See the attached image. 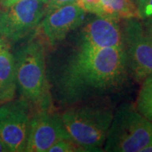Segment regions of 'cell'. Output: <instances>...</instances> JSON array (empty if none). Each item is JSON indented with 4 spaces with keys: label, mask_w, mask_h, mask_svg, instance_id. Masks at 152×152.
I'll return each instance as SVG.
<instances>
[{
    "label": "cell",
    "mask_w": 152,
    "mask_h": 152,
    "mask_svg": "<svg viewBox=\"0 0 152 152\" xmlns=\"http://www.w3.org/2000/svg\"><path fill=\"white\" fill-rule=\"evenodd\" d=\"M123 40L129 75L143 81L152 74V43L139 18L124 20Z\"/></svg>",
    "instance_id": "6"
},
{
    "label": "cell",
    "mask_w": 152,
    "mask_h": 152,
    "mask_svg": "<svg viewBox=\"0 0 152 152\" xmlns=\"http://www.w3.org/2000/svg\"><path fill=\"white\" fill-rule=\"evenodd\" d=\"M84 151L72 139H64L55 143L48 152H78Z\"/></svg>",
    "instance_id": "14"
},
{
    "label": "cell",
    "mask_w": 152,
    "mask_h": 152,
    "mask_svg": "<svg viewBox=\"0 0 152 152\" xmlns=\"http://www.w3.org/2000/svg\"><path fill=\"white\" fill-rule=\"evenodd\" d=\"M19 1H20V0H0V4H1L2 7L4 9V8H8L10 6L15 4Z\"/></svg>",
    "instance_id": "19"
},
{
    "label": "cell",
    "mask_w": 152,
    "mask_h": 152,
    "mask_svg": "<svg viewBox=\"0 0 152 152\" xmlns=\"http://www.w3.org/2000/svg\"><path fill=\"white\" fill-rule=\"evenodd\" d=\"M0 12H1V10H0Z\"/></svg>",
    "instance_id": "24"
},
{
    "label": "cell",
    "mask_w": 152,
    "mask_h": 152,
    "mask_svg": "<svg viewBox=\"0 0 152 152\" xmlns=\"http://www.w3.org/2000/svg\"><path fill=\"white\" fill-rule=\"evenodd\" d=\"M29 104L26 100L0 107V139L9 152L26 151L30 129Z\"/></svg>",
    "instance_id": "7"
},
{
    "label": "cell",
    "mask_w": 152,
    "mask_h": 152,
    "mask_svg": "<svg viewBox=\"0 0 152 152\" xmlns=\"http://www.w3.org/2000/svg\"><path fill=\"white\" fill-rule=\"evenodd\" d=\"M76 4L86 13H91L96 16L102 17V7L100 0H77Z\"/></svg>",
    "instance_id": "15"
},
{
    "label": "cell",
    "mask_w": 152,
    "mask_h": 152,
    "mask_svg": "<svg viewBox=\"0 0 152 152\" xmlns=\"http://www.w3.org/2000/svg\"><path fill=\"white\" fill-rule=\"evenodd\" d=\"M41 1H42V2H43L44 4H47V3L48 2L49 0H41Z\"/></svg>",
    "instance_id": "23"
},
{
    "label": "cell",
    "mask_w": 152,
    "mask_h": 152,
    "mask_svg": "<svg viewBox=\"0 0 152 152\" xmlns=\"http://www.w3.org/2000/svg\"><path fill=\"white\" fill-rule=\"evenodd\" d=\"M152 142V122L130 104L121 106L112 120L103 151L140 152Z\"/></svg>",
    "instance_id": "4"
},
{
    "label": "cell",
    "mask_w": 152,
    "mask_h": 152,
    "mask_svg": "<svg viewBox=\"0 0 152 152\" xmlns=\"http://www.w3.org/2000/svg\"><path fill=\"white\" fill-rule=\"evenodd\" d=\"M77 0H49L46 4V14L62 6L68 5L70 4L76 3Z\"/></svg>",
    "instance_id": "17"
},
{
    "label": "cell",
    "mask_w": 152,
    "mask_h": 152,
    "mask_svg": "<svg viewBox=\"0 0 152 152\" xmlns=\"http://www.w3.org/2000/svg\"><path fill=\"white\" fill-rule=\"evenodd\" d=\"M46 15L41 0H20L0 12V36L6 42H16L36 29Z\"/></svg>",
    "instance_id": "5"
},
{
    "label": "cell",
    "mask_w": 152,
    "mask_h": 152,
    "mask_svg": "<svg viewBox=\"0 0 152 152\" xmlns=\"http://www.w3.org/2000/svg\"><path fill=\"white\" fill-rule=\"evenodd\" d=\"M86 14V12L76 3L46 14L42 21V28L48 42L54 46L64 40L69 33L81 26Z\"/></svg>",
    "instance_id": "9"
},
{
    "label": "cell",
    "mask_w": 152,
    "mask_h": 152,
    "mask_svg": "<svg viewBox=\"0 0 152 152\" xmlns=\"http://www.w3.org/2000/svg\"><path fill=\"white\" fill-rule=\"evenodd\" d=\"M15 60L17 88L24 99L38 110H51L53 101L42 42L31 39L17 51Z\"/></svg>",
    "instance_id": "2"
},
{
    "label": "cell",
    "mask_w": 152,
    "mask_h": 152,
    "mask_svg": "<svg viewBox=\"0 0 152 152\" xmlns=\"http://www.w3.org/2000/svg\"><path fill=\"white\" fill-rule=\"evenodd\" d=\"M80 43L96 48H122V27L116 20L97 16L82 29Z\"/></svg>",
    "instance_id": "10"
},
{
    "label": "cell",
    "mask_w": 152,
    "mask_h": 152,
    "mask_svg": "<svg viewBox=\"0 0 152 152\" xmlns=\"http://www.w3.org/2000/svg\"><path fill=\"white\" fill-rule=\"evenodd\" d=\"M140 152H152V142L148 144L146 146H145L142 149Z\"/></svg>",
    "instance_id": "21"
},
{
    "label": "cell",
    "mask_w": 152,
    "mask_h": 152,
    "mask_svg": "<svg viewBox=\"0 0 152 152\" xmlns=\"http://www.w3.org/2000/svg\"><path fill=\"white\" fill-rule=\"evenodd\" d=\"M17 89L15 60L5 40L0 38V101H12Z\"/></svg>",
    "instance_id": "11"
},
{
    "label": "cell",
    "mask_w": 152,
    "mask_h": 152,
    "mask_svg": "<svg viewBox=\"0 0 152 152\" xmlns=\"http://www.w3.org/2000/svg\"><path fill=\"white\" fill-rule=\"evenodd\" d=\"M136 110L152 122V74L142 81L136 101Z\"/></svg>",
    "instance_id": "13"
},
{
    "label": "cell",
    "mask_w": 152,
    "mask_h": 152,
    "mask_svg": "<svg viewBox=\"0 0 152 152\" xmlns=\"http://www.w3.org/2000/svg\"><path fill=\"white\" fill-rule=\"evenodd\" d=\"M139 19L143 21L152 22V0H148L139 10Z\"/></svg>",
    "instance_id": "16"
},
{
    "label": "cell",
    "mask_w": 152,
    "mask_h": 152,
    "mask_svg": "<svg viewBox=\"0 0 152 152\" xmlns=\"http://www.w3.org/2000/svg\"><path fill=\"white\" fill-rule=\"evenodd\" d=\"M143 26H144L145 31L146 32L148 37L150 38L152 43V22L143 21Z\"/></svg>",
    "instance_id": "18"
},
{
    "label": "cell",
    "mask_w": 152,
    "mask_h": 152,
    "mask_svg": "<svg viewBox=\"0 0 152 152\" xmlns=\"http://www.w3.org/2000/svg\"><path fill=\"white\" fill-rule=\"evenodd\" d=\"M113 118L112 110L83 106L68 109L61 115L70 138L84 151H101Z\"/></svg>",
    "instance_id": "3"
},
{
    "label": "cell",
    "mask_w": 152,
    "mask_h": 152,
    "mask_svg": "<svg viewBox=\"0 0 152 152\" xmlns=\"http://www.w3.org/2000/svg\"><path fill=\"white\" fill-rule=\"evenodd\" d=\"M71 139L64 126L61 116L51 110H38L31 117L27 152H48L55 143Z\"/></svg>",
    "instance_id": "8"
},
{
    "label": "cell",
    "mask_w": 152,
    "mask_h": 152,
    "mask_svg": "<svg viewBox=\"0 0 152 152\" xmlns=\"http://www.w3.org/2000/svg\"><path fill=\"white\" fill-rule=\"evenodd\" d=\"M102 17L116 20L139 18V12L133 0H100Z\"/></svg>",
    "instance_id": "12"
},
{
    "label": "cell",
    "mask_w": 152,
    "mask_h": 152,
    "mask_svg": "<svg viewBox=\"0 0 152 152\" xmlns=\"http://www.w3.org/2000/svg\"><path fill=\"white\" fill-rule=\"evenodd\" d=\"M148 0H135V4L137 6V9L138 10L140 9H141L143 6L145 5V4L146 3Z\"/></svg>",
    "instance_id": "20"
},
{
    "label": "cell",
    "mask_w": 152,
    "mask_h": 152,
    "mask_svg": "<svg viewBox=\"0 0 152 152\" xmlns=\"http://www.w3.org/2000/svg\"><path fill=\"white\" fill-rule=\"evenodd\" d=\"M129 75L124 48H96L80 43L64 68L60 89L73 102L119 88Z\"/></svg>",
    "instance_id": "1"
},
{
    "label": "cell",
    "mask_w": 152,
    "mask_h": 152,
    "mask_svg": "<svg viewBox=\"0 0 152 152\" xmlns=\"http://www.w3.org/2000/svg\"><path fill=\"white\" fill-rule=\"evenodd\" d=\"M9 150L6 147V145L4 144V142L2 141V140L0 139V152H8Z\"/></svg>",
    "instance_id": "22"
}]
</instances>
